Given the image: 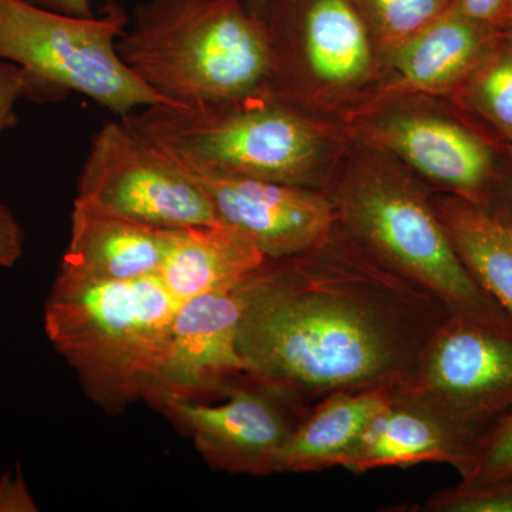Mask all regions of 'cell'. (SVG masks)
I'll return each mask as SVG.
<instances>
[{
  "label": "cell",
  "instance_id": "obj_3",
  "mask_svg": "<svg viewBox=\"0 0 512 512\" xmlns=\"http://www.w3.org/2000/svg\"><path fill=\"white\" fill-rule=\"evenodd\" d=\"M178 305L158 275L104 281L60 266L45 329L90 399L120 414L156 389Z\"/></svg>",
  "mask_w": 512,
  "mask_h": 512
},
{
  "label": "cell",
  "instance_id": "obj_7",
  "mask_svg": "<svg viewBox=\"0 0 512 512\" xmlns=\"http://www.w3.org/2000/svg\"><path fill=\"white\" fill-rule=\"evenodd\" d=\"M392 392L476 441L512 410V332L451 315Z\"/></svg>",
  "mask_w": 512,
  "mask_h": 512
},
{
  "label": "cell",
  "instance_id": "obj_13",
  "mask_svg": "<svg viewBox=\"0 0 512 512\" xmlns=\"http://www.w3.org/2000/svg\"><path fill=\"white\" fill-rule=\"evenodd\" d=\"M474 443L430 410L392 392V399L370 421L342 467L365 474L383 467L443 463L463 477Z\"/></svg>",
  "mask_w": 512,
  "mask_h": 512
},
{
  "label": "cell",
  "instance_id": "obj_9",
  "mask_svg": "<svg viewBox=\"0 0 512 512\" xmlns=\"http://www.w3.org/2000/svg\"><path fill=\"white\" fill-rule=\"evenodd\" d=\"M229 399L207 406L187 397L158 393L156 404L194 440L212 467L232 474L266 476L276 473V460L299 419L308 412L252 380V386H228Z\"/></svg>",
  "mask_w": 512,
  "mask_h": 512
},
{
  "label": "cell",
  "instance_id": "obj_19",
  "mask_svg": "<svg viewBox=\"0 0 512 512\" xmlns=\"http://www.w3.org/2000/svg\"><path fill=\"white\" fill-rule=\"evenodd\" d=\"M370 32L396 47L447 12L456 0H356Z\"/></svg>",
  "mask_w": 512,
  "mask_h": 512
},
{
  "label": "cell",
  "instance_id": "obj_17",
  "mask_svg": "<svg viewBox=\"0 0 512 512\" xmlns=\"http://www.w3.org/2000/svg\"><path fill=\"white\" fill-rule=\"evenodd\" d=\"M484 25L457 9L447 12L393 47L399 83L421 93H439L458 82L476 62L484 45Z\"/></svg>",
  "mask_w": 512,
  "mask_h": 512
},
{
  "label": "cell",
  "instance_id": "obj_1",
  "mask_svg": "<svg viewBox=\"0 0 512 512\" xmlns=\"http://www.w3.org/2000/svg\"><path fill=\"white\" fill-rule=\"evenodd\" d=\"M237 348L255 383L309 412L338 392L393 389L451 313L338 224L245 281Z\"/></svg>",
  "mask_w": 512,
  "mask_h": 512
},
{
  "label": "cell",
  "instance_id": "obj_12",
  "mask_svg": "<svg viewBox=\"0 0 512 512\" xmlns=\"http://www.w3.org/2000/svg\"><path fill=\"white\" fill-rule=\"evenodd\" d=\"M367 143L402 158L427 180L478 201L491 173L487 146L463 127L429 114H393L369 124Z\"/></svg>",
  "mask_w": 512,
  "mask_h": 512
},
{
  "label": "cell",
  "instance_id": "obj_6",
  "mask_svg": "<svg viewBox=\"0 0 512 512\" xmlns=\"http://www.w3.org/2000/svg\"><path fill=\"white\" fill-rule=\"evenodd\" d=\"M130 16L116 0L93 18L29 0H0V62L16 64L52 94L77 93L121 117L168 104L121 62L116 45Z\"/></svg>",
  "mask_w": 512,
  "mask_h": 512
},
{
  "label": "cell",
  "instance_id": "obj_18",
  "mask_svg": "<svg viewBox=\"0 0 512 512\" xmlns=\"http://www.w3.org/2000/svg\"><path fill=\"white\" fill-rule=\"evenodd\" d=\"M433 205L468 272L512 318V221L457 195Z\"/></svg>",
  "mask_w": 512,
  "mask_h": 512
},
{
  "label": "cell",
  "instance_id": "obj_2",
  "mask_svg": "<svg viewBox=\"0 0 512 512\" xmlns=\"http://www.w3.org/2000/svg\"><path fill=\"white\" fill-rule=\"evenodd\" d=\"M116 49L173 106L247 100L271 82L264 22L241 0H143Z\"/></svg>",
  "mask_w": 512,
  "mask_h": 512
},
{
  "label": "cell",
  "instance_id": "obj_15",
  "mask_svg": "<svg viewBox=\"0 0 512 512\" xmlns=\"http://www.w3.org/2000/svg\"><path fill=\"white\" fill-rule=\"evenodd\" d=\"M266 258L222 224L167 229L161 281L178 302L241 284Z\"/></svg>",
  "mask_w": 512,
  "mask_h": 512
},
{
  "label": "cell",
  "instance_id": "obj_27",
  "mask_svg": "<svg viewBox=\"0 0 512 512\" xmlns=\"http://www.w3.org/2000/svg\"><path fill=\"white\" fill-rule=\"evenodd\" d=\"M29 2L64 15L79 16V18L96 16L92 0H29Z\"/></svg>",
  "mask_w": 512,
  "mask_h": 512
},
{
  "label": "cell",
  "instance_id": "obj_24",
  "mask_svg": "<svg viewBox=\"0 0 512 512\" xmlns=\"http://www.w3.org/2000/svg\"><path fill=\"white\" fill-rule=\"evenodd\" d=\"M23 251L22 227L8 208L0 205V266H12Z\"/></svg>",
  "mask_w": 512,
  "mask_h": 512
},
{
  "label": "cell",
  "instance_id": "obj_23",
  "mask_svg": "<svg viewBox=\"0 0 512 512\" xmlns=\"http://www.w3.org/2000/svg\"><path fill=\"white\" fill-rule=\"evenodd\" d=\"M23 97L53 99L42 84L16 64L0 62V114L15 109L16 101Z\"/></svg>",
  "mask_w": 512,
  "mask_h": 512
},
{
  "label": "cell",
  "instance_id": "obj_16",
  "mask_svg": "<svg viewBox=\"0 0 512 512\" xmlns=\"http://www.w3.org/2000/svg\"><path fill=\"white\" fill-rule=\"evenodd\" d=\"M392 389L338 392L320 400L296 424L276 460V473H313L342 467Z\"/></svg>",
  "mask_w": 512,
  "mask_h": 512
},
{
  "label": "cell",
  "instance_id": "obj_11",
  "mask_svg": "<svg viewBox=\"0 0 512 512\" xmlns=\"http://www.w3.org/2000/svg\"><path fill=\"white\" fill-rule=\"evenodd\" d=\"M245 281L232 288L204 293L181 302L171 326L170 346L156 389L158 393L192 397L227 389L229 379L247 375L237 348L245 303Z\"/></svg>",
  "mask_w": 512,
  "mask_h": 512
},
{
  "label": "cell",
  "instance_id": "obj_5",
  "mask_svg": "<svg viewBox=\"0 0 512 512\" xmlns=\"http://www.w3.org/2000/svg\"><path fill=\"white\" fill-rule=\"evenodd\" d=\"M120 120L171 163L194 171L309 187L323 156L318 127L288 101L153 104Z\"/></svg>",
  "mask_w": 512,
  "mask_h": 512
},
{
  "label": "cell",
  "instance_id": "obj_26",
  "mask_svg": "<svg viewBox=\"0 0 512 512\" xmlns=\"http://www.w3.org/2000/svg\"><path fill=\"white\" fill-rule=\"evenodd\" d=\"M507 0H456L457 9L466 18L481 25H498Z\"/></svg>",
  "mask_w": 512,
  "mask_h": 512
},
{
  "label": "cell",
  "instance_id": "obj_20",
  "mask_svg": "<svg viewBox=\"0 0 512 512\" xmlns=\"http://www.w3.org/2000/svg\"><path fill=\"white\" fill-rule=\"evenodd\" d=\"M430 512H512V478L464 483L431 494L424 503Z\"/></svg>",
  "mask_w": 512,
  "mask_h": 512
},
{
  "label": "cell",
  "instance_id": "obj_8",
  "mask_svg": "<svg viewBox=\"0 0 512 512\" xmlns=\"http://www.w3.org/2000/svg\"><path fill=\"white\" fill-rule=\"evenodd\" d=\"M74 200L154 228L220 224L204 191L121 120L94 134Z\"/></svg>",
  "mask_w": 512,
  "mask_h": 512
},
{
  "label": "cell",
  "instance_id": "obj_29",
  "mask_svg": "<svg viewBox=\"0 0 512 512\" xmlns=\"http://www.w3.org/2000/svg\"><path fill=\"white\" fill-rule=\"evenodd\" d=\"M511 22H512V0H507V3H505L503 15H501V19H500V22H498V25L505 26Z\"/></svg>",
  "mask_w": 512,
  "mask_h": 512
},
{
  "label": "cell",
  "instance_id": "obj_25",
  "mask_svg": "<svg viewBox=\"0 0 512 512\" xmlns=\"http://www.w3.org/2000/svg\"><path fill=\"white\" fill-rule=\"evenodd\" d=\"M37 511L23 478L18 474L15 480L10 476L0 478V512Z\"/></svg>",
  "mask_w": 512,
  "mask_h": 512
},
{
  "label": "cell",
  "instance_id": "obj_28",
  "mask_svg": "<svg viewBox=\"0 0 512 512\" xmlns=\"http://www.w3.org/2000/svg\"><path fill=\"white\" fill-rule=\"evenodd\" d=\"M16 124L15 110L6 111V113L0 114V136L3 131L12 128Z\"/></svg>",
  "mask_w": 512,
  "mask_h": 512
},
{
  "label": "cell",
  "instance_id": "obj_4",
  "mask_svg": "<svg viewBox=\"0 0 512 512\" xmlns=\"http://www.w3.org/2000/svg\"><path fill=\"white\" fill-rule=\"evenodd\" d=\"M330 201L336 224L397 274L433 293L451 315L512 332V318L477 284L409 175L369 158L349 165Z\"/></svg>",
  "mask_w": 512,
  "mask_h": 512
},
{
  "label": "cell",
  "instance_id": "obj_22",
  "mask_svg": "<svg viewBox=\"0 0 512 512\" xmlns=\"http://www.w3.org/2000/svg\"><path fill=\"white\" fill-rule=\"evenodd\" d=\"M476 96L484 113L512 140V53L485 67L477 79Z\"/></svg>",
  "mask_w": 512,
  "mask_h": 512
},
{
  "label": "cell",
  "instance_id": "obj_14",
  "mask_svg": "<svg viewBox=\"0 0 512 512\" xmlns=\"http://www.w3.org/2000/svg\"><path fill=\"white\" fill-rule=\"evenodd\" d=\"M167 229L130 220L74 200L69 247L62 268L104 281H134L160 274Z\"/></svg>",
  "mask_w": 512,
  "mask_h": 512
},
{
  "label": "cell",
  "instance_id": "obj_31",
  "mask_svg": "<svg viewBox=\"0 0 512 512\" xmlns=\"http://www.w3.org/2000/svg\"><path fill=\"white\" fill-rule=\"evenodd\" d=\"M508 28V36H510V39L512 40V22L508 23V25H505Z\"/></svg>",
  "mask_w": 512,
  "mask_h": 512
},
{
  "label": "cell",
  "instance_id": "obj_10",
  "mask_svg": "<svg viewBox=\"0 0 512 512\" xmlns=\"http://www.w3.org/2000/svg\"><path fill=\"white\" fill-rule=\"evenodd\" d=\"M181 170L207 195L218 222L247 238L266 259L302 254L335 228V207L325 192L305 185Z\"/></svg>",
  "mask_w": 512,
  "mask_h": 512
},
{
  "label": "cell",
  "instance_id": "obj_30",
  "mask_svg": "<svg viewBox=\"0 0 512 512\" xmlns=\"http://www.w3.org/2000/svg\"><path fill=\"white\" fill-rule=\"evenodd\" d=\"M259 0H248L247 5L249 8L254 9L256 5H258Z\"/></svg>",
  "mask_w": 512,
  "mask_h": 512
},
{
  "label": "cell",
  "instance_id": "obj_21",
  "mask_svg": "<svg viewBox=\"0 0 512 512\" xmlns=\"http://www.w3.org/2000/svg\"><path fill=\"white\" fill-rule=\"evenodd\" d=\"M512 478V410L491 424L476 440L464 483Z\"/></svg>",
  "mask_w": 512,
  "mask_h": 512
}]
</instances>
